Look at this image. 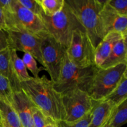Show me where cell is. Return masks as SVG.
I'll return each mask as SVG.
<instances>
[{
	"instance_id": "obj_1",
	"label": "cell",
	"mask_w": 127,
	"mask_h": 127,
	"mask_svg": "<svg viewBox=\"0 0 127 127\" xmlns=\"http://www.w3.org/2000/svg\"><path fill=\"white\" fill-rule=\"evenodd\" d=\"M21 89L31 102L48 119L55 122L63 120L65 116L62 95L53 88V82L46 76L31 77L20 83Z\"/></svg>"
},
{
	"instance_id": "obj_2",
	"label": "cell",
	"mask_w": 127,
	"mask_h": 127,
	"mask_svg": "<svg viewBox=\"0 0 127 127\" xmlns=\"http://www.w3.org/2000/svg\"><path fill=\"white\" fill-rule=\"evenodd\" d=\"M88 34L94 48L104 38L99 13L105 1L64 0Z\"/></svg>"
},
{
	"instance_id": "obj_3",
	"label": "cell",
	"mask_w": 127,
	"mask_h": 127,
	"mask_svg": "<svg viewBox=\"0 0 127 127\" xmlns=\"http://www.w3.org/2000/svg\"><path fill=\"white\" fill-rule=\"evenodd\" d=\"M98 69L95 65L79 68L72 63L65 54L59 77L53 83V88L61 95L73 90H81L89 93L93 78Z\"/></svg>"
},
{
	"instance_id": "obj_4",
	"label": "cell",
	"mask_w": 127,
	"mask_h": 127,
	"mask_svg": "<svg viewBox=\"0 0 127 127\" xmlns=\"http://www.w3.org/2000/svg\"><path fill=\"white\" fill-rule=\"evenodd\" d=\"M47 33L66 48L69 46L73 33L76 30L84 29L64 1L62 9L52 16L42 12L38 16Z\"/></svg>"
},
{
	"instance_id": "obj_5",
	"label": "cell",
	"mask_w": 127,
	"mask_h": 127,
	"mask_svg": "<svg viewBox=\"0 0 127 127\" xmlns=\"http://www.w3.org/2000/svg\"><path fill=\"white\" fill-rule=\"evenodd\" d=\"M127 72V63H121L111 68L97 70L89 94L94 101L104 100L112 92Z\"/></svg>"
},
{
	"instance_id": "obj_6",
	"label": "cell",
	"mask_w": 127,
	"mask_h": 127,
	"mask_svg": "<svg viewBox=\"0 0 127 127\" xmlns=\"http://www.w3.org/2000/svg\"><path fill=\"white\" fill-rule=\"evenodd\" d=\"M37 35L41 38L43 66L49 74L51 81L55 83L59 77L66 48L47 32Z\"/></svg>"
},
{
	"instance_id": "obj_7",
	"label": "cell",
	"mask_w": 127,
	"mask_h": 127,
	"mask_svg": "<svg viewBox=\"0 0 127 127\" xmlns=\"http://www.w3.org/2000/svg\"><path fill=\"white\" fill-rule=\"evenodd\" d=\"M4 12L7 30L19 29L35 35L47 32L39 16L23 7L17 0H12L11 11Z\"/></svg>"
},
{
	"instance_id": "obj_8",
	"label": "cell",
	"mask_w": 127,
	"mask_h": 127,
	"mask_svg": "<svg viewBox=\"0 0 127 127\" xmlns=\"http://www.w3.org/2000/svg\"><path fill=\"white\" fill-rule=\"evenodd\" d=\"M94 47L84 29L73 32L66 54L72 63L79 68L94 66Z\"/></svg>"
},
{
	"instance_id": "obj_9",
	"label": "cell",
	"mask_w": 127,
	"mask_h": 127,
	"mask_svg": "<svg viewBox=\"0 0 127 127\" xmlns=\"http://www.w3.org/2000/svg\"><path fill=\"white\" fill-rule=\"evenodd\" d=\"M65 116L63 121L73 123L83 119L94 107V101L89 93L81 90H73L62 94Z\"/></svg>"
},
{
	"instance_id": "obj_10",
	"label": "cell",
	"mask_w": 127,
	"mask_h": 127,
	"mask_svg": "<svg viewBox=\"0 0 127 127\" xmlns=\"http://www.w3.org/2000/svg\"><path fill=\"white\" fill-rule=\"evenodd\" d=\"M8 35L9 48L32 55L43 65L41 55V38L37 35L19 29H9Z\"/></svg>"
},
{
	"instance_id": "obj_11",
	"label": "cell",
	"mask_w": 127,
	"mask_h": 127,
	"mask_svg": "<svg viewBox=\"0 0 127 127\" xmlns=\"http://www.w3.org/2000/svg\"><path fill=\"white\" fill-rule=\"evenodd\" d=\"M99 22L104 37L110 32L127 35V16L118 14L105 1L99 13Z\"/></svg>"
},
{
	"instance_id": "obj_12",
	"label": "cell",
	"mask_w": 127,
	"mask_h": 127,
	"mask_svg": "<svg viewBox=\"0 0 127 127\" xmlns=\"http://www.w3.org/2000/svg\"><path fill=\"white\" fill-rule=\"evenodd\" d=\"M35 105L22 90L12 95V107L17 114L23 127H33L32 107Z\"/></svg>"
},
{
	"instance_id": "obj_13",
	"label": "cell",
	"mask_w": 127,
	"mask_h": 127,
	"mask_svg": "<svg viewBox=\"0 0 127 127\" xmlns=\"http://www.w3.org/2000/svg\"><path fill=\"white\" fill-rule=\"evenodd\" d=\"M124 36L116 32H110L102 39L94 49V63L97 68H100L110 55L115 43Z\"/></svg>"
},
{
	"instance_id": "obj_14",
	"label": "cell",
	"mask_w": 127,
	"mask_h": 127,
	"mask_svg": "<svg viewBox=\"0 0 127 127\" xmlns=\"http://www.w3.org/2000/svg\"><path fill=\"white\" fill-rule=\"evenodd\" d=\"M115 105L110 100L96 102L92 110V117L88 127H105L109 123Z\"/></svg>"
},
{
	"instance_id": "obj_15",
	"label": "cell",
	"mask_w": 127,
	"mask_h": 127,
	"mask_svg": "<svg viewBox=\"0 0 127 127\" xmlns=\"http://www.w3.org/2000/svg\"><path fill=\"white\" fill-rule=\"evenodd\" d=\"M121 63H127V36H124L115 43L108 58L99 68L106 69Z\"/></svg>"
},
{
	"instance_id": "obj_16",
	"label": "cell",
	"mask_w": 127,
	"mask_h": 127,
	"mask_svg": "<svg viewBox=\"0 0 127 127\" xmlns=\"http://www.w3.org/2000/svg\"><path fill=\"white\" fill-rule=\"evenodd\" d=\"M0 74L8 79L12 86L13 93L21 91L20 82L15 76L11 65L9 48L0 52Z\"/></svg>"
},
{
	"instance_id": "obj_17",
	"label": "cell",
	"mask_w": 127,
	"mask_h": 127,
	"mask_svg": "<svg viewBox=\"0 0 127 127\" xmlns=\"http://www.w3.org/2000/svg\"><path fill=\"white\" fill-rule=\"evenodd\" d=\"M10 57L12 69L15 76L20 83L26 81L31 78L29 74L27 69L22 60L17 55V52L14 50L10 49Z\"/></svg>"
},
{
	"instance_id": "obj_18",
	"label": "cell",
	"mask_w": 127,
	"mask_h": 127,
	"mask_svg": "<svg viewBox=\"0 0 127 127\" xmlns=\"http://www.w3.org/2000/svg\"><path fill=\"white\" fill-rule=\"evenodd\" d=\"M126 99H127V72L124 73L117 86L104 100H110L115 106H117Z\"/></svg>"
},
{
	"instance_id": "obj_19",
	"label": "cell",
	"mask_w": 127,
	"mask_h": 127,
	"mask_svg": "<svg viewBox=\"0 0 127 127\" xmlns=\"http://www.w3.org/2000/svg\"><path fill=\"white\" fill-rule=\"evenodd\" d=\"M0 115L9 127H23L12 105L0 100Z\"/></svg>"
},
{
	"instance_id": "obj_20",
	"label": "cell",
	"mask_w": 127,
	"mask_h": 127,
	"mask_svg": "<svg viewBox=\"0 0 127 127\" xmlns=\"http://www.w3.org/2000/svg\"><path fill=\"white\" fill-rule=\"evenodd\" d=\"M127 122V99L114 107L108 125L110 127H122Z\"/></svg>"
},
{
	"instance_id": "obj_21",
	"label": "cell",
	"mask_w": 127,
	"mask_h": 127,
	"mask_svg": "<svg viewBox=\"0 0 127 127\" xmlns=\"http://www.w3.org/2000/svg\"><path fill=\"white\" fill-rule=\"evenodd\" d=\"M43 13L47 16H52L59 12L64 4V0H37Z\"/></svg>"
},
{
	"instance_id": "obj_22",
	"label": "cell",
	"mask_w": 127,
	"mask_h": 127,
	"mask_svg": "<svg viewBox=\"0 0 127 127\" xmlns=\"http://www.w3.org/2000/svg\"><path fill=\"white\" fill-rule=\"evenodd\" d=\"M13 91L8 79L0 74V100L12 105Z\"/></svg>"
},
{
	"instance_id": "obj_23",
	"label": "cell",
	"mask_w": 127,
	"mask_h": 127,
	"mask_svg": "<svg viewBox=\"0 0 127 127\" xmlns=\"http://www.w3.org/2000/svg\"><path fill=\"white\" fill-rule=\"evenodd\" d=\"M22 60L27 69L29 70L33 74V78H39V73L40 71V68L37 66L36 60L35 59L34 57L30 53H24Z\"/></svg>"
},
{
	"instance_id": "obj_24",
	"label": "cell",
	"mask_w": 127,
	"mask_h": 127,
	"mask_svg": "<svg viewBox=\"0 0 127 127\" xmlns=\"http://www.w3.org/2000/svg\"><path fill=\"white\" fill-rule=\"evenodd\" d=\"M92 117V110L84 117L78 121L73 123H68L63 120L55 122L57 127H88Z\"/></svg>"
},
{
	"instance_id": "obj_25",
	"label": "cell",
	"mask_w": 127,
	"mask_h": 127,
	"mask_svg": "<svg viewBox=\"0 0 127 127\" xmlns=\"http://www.w3.org/2000/svg\"><path fill=\"white\" fill-rule=\"evenodd\" d=\"M33 127H45L48 119L35 105L32 107Z\"/></svg>"
},
{
	"instance_id": "obj_26",
	"label": "cell",
	"mask_w": 127,
	"mask_h": 127,
	"mask_svg": "<svg viewBox=\"0 0 127 127\" xmlns=\"http://www.w3.org/2000/svg\"><path fill=\"white\" fill-rule=\"evenodd\" d=\"M107 2L118 14L127 16V0H107Z\"/></svg>"
},
{
	"instance_id": "obj_27",
	"label": "cell",
	"mask_w": 127,
	"mask_h": 127,
	"mask_svg": "<svg viewBox=\"0 0 127 127\" xmlns=\"http://www.w3.org/2000/svg\"><path fill=\"white\" fill-rule=\"evenodd\" d=\"M17 1L23 7L37 16L43 12L37 0H17Z\"/></svg>"
},
{
	"instance_id": "obj_28",
	"label": "cell",
	"mask_w": 127,
	"mask_h": 127,
	"mask_svg": "<svg viewBox=\"0 0 127 127\" xmlns=\"http://www.w3.org/2000/svg\"><path fill=\"white\" fill-rule=\"evenodd\" d=\"M9 48L8 35L7 31L0 29V52Z\"/></svg>"
},
{
	"instance_id": "obj_29",
	"label": "cell",
	"mask_w": 127,
	"mask_h": 127,
	"mask_svg": "<svg viewBox=\"0 0 127 127\" xmlns=\"http://www.w3.org/2000/svg\"><path fill=\"white\" fill-rule=\"evenodd\" d=\"M12 0H0V8L4 12H9L12 9Z\"/></svg>"
},
{
	"instance_id": "obj_30",
	"label": "cell",
	"mask_w": 127,
	"mask_h": 127,
	"mask_svg": "<svg viewBox=\"0 0 127 127\" xmlns=\"http://www.w3.org/2000/svg\"><path fill=\"white\" fill-rule=\"evenodd\" d=\"M0 29H2L5 31L7 30L6 22H5L4 12L1 8H0Z\"/></svg>"
},
{
	"instance_id": "obj_31",
	"label": "cell",
	"mask_w": 127,
	"mask_h": 127,
	"mask_svg": "<svg viewBox=\"0 0 127 127\" xmlns=\"http://www.w3.org/2000/svg\"><path fill=\"white\" fill-rule=\"evenodd\" d=\"M45 127H57V124L55 122H53V120H50V119H48V122H47V125Z\"/></svg>"
},
{
	"instance_id": "obj_32",
	"label": "cell",
	"mask_w": 127,
	"mask_h": 127,
	"mask_svg": "<svg viewBox=\"0 0 127 127\" xmlns=\"http://www.w3.org/2000/svg\"><path fill=\"white\" fill-rule=\"evenodd\" d=\"M0 127H9L6 122L1 119V121L0 122Z\"/></svg>"
},
{
	"instance_id": "obj_33",
	"label": "cell",
	"mask_w": 127,
	"mask_h": 127,
	"mask_svg": "<svg viewBox=\"0 0 127 127\" xmlns=\"http://www.w3.org/2000/svg\"><path fill=\"white\" fill-rule=\"evenodd\" d=\"M105 127H109V125H108V124H107V125H106V126H105Z\"/></svg>"
},
{
	"instance_id": "obj_34",
	"label": "cell",
	"mask_w": 127,
	"mask_h": 127,
	"mask_svg": "<svg viewBox=\"0 0 127 127\" xmlns=\"http://www.w3.org/2000/svg\"><path fill=\"white\" fill-rule=\"evenodd\" d=\"M0 121H1V115H0Z\"/></svg>"
},
{
	"instance_id": "obj_35",
	"label": "cell",
	"mask_w": 127,
	"mask_h": 127,
	"mask_svg": "<svg viewBox=\"0 0 127 127\" xmlns=\"http://www.w3.org/2000/svg\"><path fill=\"white\" fill-rule=\"evenodd\" d=\"M0 122H1V121H0Z\"/></svg>"
}]
</instances>
